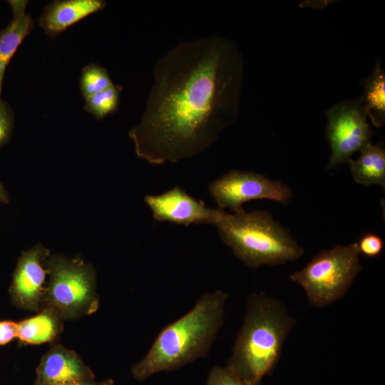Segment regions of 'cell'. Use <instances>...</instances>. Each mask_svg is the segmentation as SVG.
<instances>
[{
	"mask_svg": "<svg viewBox=\"0 0 385 385\" xmlns=\"http://www.w3.org/2000/svg\"><path fill=\"white\" fill-rule=\"evenodd\" d=\"M49 256V250L41 243L22 252L9 288L11 302L16 307L37 312L42 310Z\"/></svg>",
	"mask_w": 385,
	"mask_h": 385,
	"instance_id": "obj_9",
	"label": "cell"
},
{
	"mask_svg": "<svg viewBox=\"0 0 385 385\" xmlns=\"http://www.w3.org/2000/svg\"><path fill=\"white\" fill-rule=\"evenodd\" d=\"M359 255L357 242L323 250L289 279L304 289L312 306L327 307L345 294L361 272Z\"/></svg>",
	"mask_w": 385,
	"mask_h": 385,
	"instance_id": "obj_5",
	"label": "cell"
},
{
	"mask_svg": "<svg viewBox=\"0 0 385 385\" xmlns=\"http://www.w3.org/2000/svg\"><path fill=\"white\" fill-rule=\"evenodd\" d=\"M63 320L54 310L44 308L36 315L17 323V338L30 344L53 342L63 330Z\"/></svg>",
	"mask_w": 385,
	"mask_h": 385,
	"instance_id": "obj_15",
	"label": "cell"
},
{
	"mask_svg": "<svg viewBox=\"0 0 385 385\" xmlns=\"http://www.w3.org/2000/svg\"><path fill=\"white\" fill-rule=\"evenodd\" d=\"M359 157L347 163L353 179L364 186L376 185L385 188V149L382 143L372 142L364 146Z\"/></svg>",
	"mask_w": 385,
	"mask_h": 385,
	"instance_id": "obj_14",
	"label": "cell"
},
{
	"mask_svg": "<svg viewBox=\"0 0 385 385\" xmlns=\"http://www.w3.org/2000/svg\"><path fill=\"white\" fill-rule=\"evenodd\" d=\"M46 268L49 279L43 309L54 310L63 319H79L97 311L96 274L91 265L55 255L47 259Z\"/></svg>",
	"mask_w": 385,
	"mask_h": 385,
	"instance_id": "obj_6",
	"label": "cell"
},
{
	"mask_svg": "<svg viewBox=\"0 0 385 385\" xmlns=\"http://www.w3.org/2000/svg\"><path fill=\"white\" fill-rule=\"evenodd\" d=\"M94 379L92 370L76 352L55 344L42 356L36 367L34 385H59Z\"/></svg>",
	"mask_w": 385,
	"mask_h": 385,
	"instance_id": "obj_11",
	"label": "cell"
},
{
	"mask_svg": "<svg viewBox=\"0 0 385 385\" xmlns=\"http://www.w3.org/2000/svg\"><path fill=\"white\" fill-rule=\"evenodd\" d=\"M10 202L7 190L4 185L0 182V202L9 204Z\"/></svg>",
	"mask_w": 385,
	"mask_h": 385,
	"instance_id": "obj_24",
	"label": "cell"
},
{
	"mask_svg": "<svg viewBox=\"0 0 385 385\" xmlns=\"http://www.w3.org/2000/svg\"><path fill=\"white\" fill-rule=\"evenodd\" d=\"M357 245L359 253L370 258L378 257L384 248L382 238L374 233L363 235L357 242Z\"/></svg>",
	"mask_w": 385,
	"mask_h": 385,
	"instance_id": "obj_21",
	"label": "cell"
},
{
	"mask_svg": "<svg viewBox=\"0 0 385 385\" xmlns=\"http://www.w3.org/2000/svg\"><path fill=\"white\" fill-rule=\"evenodd\" d=\"M144 200L157 221L185 227L192 224L214 225L220 212L219 208L207 207L178 186L160 195H148Z\"/></svg>",
	"mask_w": 385,
	"mask_h": 385,
	"instance_id": "obj_10",
	"label": "cell"
},
{
	"mask_svg": "<svg viewBox=\"0 0 385 385\" xmlns=\"http://www.w3.org/2000/svg\"><path fill=\"white\" fill-rule=\"evenodd\" d=\"M114 381L112 379H107L102 381H96L94 379L81 380L68 382L59 385H113Z\"/></svg>",
	"mask_w": 385,
	"mask_h": 385,
	"instance_id": "obj_23",
	"label": "cell"
},
{
	"mask_svg": "<svg viewBox=\"0 0 385 385\" xmlns=\"http://www.w3.org/2000/svg\"><path fill=\"white\" fill-rule=\"evenodd\" d=\"M113 84L107 70L98 64L90 63L82 69L80 90L84 99Z\"/></svg>",
	"mask_w": 385,
	"mask_h": 385,
	"instance_id": "obj_18",
	"label": "cell"
},
{
	"mask_svg": "<svg viewBox=\"0 0 385 385\" xmlns=\"http://www.w3.org/2000/svg\"><path fill=\"white\" fill-rule=\"evenodd\" d=\"M221 240L250 268L293 262L304 254L289 232L266 210H220L214 223Z\"/></svg>",
	"mask_w": 385,
	"mask_h": 385,
	"instance_id": "obj_4",
	"label": "cell"
},
{
	"mask_svg": "<svg viewBox=\"0 0 385 385\" xmlns=\"http://www.w3.org/2000/svg\"><path fill=\"white\" fill-rule=\"evenodd\" d=\"M14 127V115L8 103L0 97V148L10 140Z\"/></svg>",
	"mask_w": 385,
	"mask_h": 385,
	"instance_id": "obj_20",
	"label": "cell"
},
{
	"mask_svg": "<svg viewBox=\"0 0 385 385\" xmlns=\"http://www.w3.org/2000/svg\"><path fill=\"white\" fill-rule=\"evenodd\" d=\"M17 337V323L0 321V346L6 344Z\"/></svg>",
	"mask_w": 385,
	"mask_h": 385,
	"instance_id": "obj_22",
	"label": "cell"
},
{
	"mask_svg": "<svg viewBox=\"0 0 385 385\" xmlns=\"http://www.w3.org/2000/svg\"><path fill=\"white\" fill-rule=\"evenodd\" d=\"M103 0H58L43 9L38 21L46 35L54 38L88 16L103 10Z\"/></svg>",
	"mask_w": 385,
	"mask_h": 385,
	"instance_id": "obj_12",
	"label": "cell"
},
{
	"mask_svg": "<svg viewBox=\"0 0 385 385\" xmlns=\"http://www.w3.org/2000/svg\"><path fill=\"white\" fill-rule=\"evenodd\" d=\"M228 297L222 290L202 294L188 312L160 332L144 358L131 367L133 376L143 381L205 356L222 324Z\"/></svg>",
	"mask_w": 385,
	"mask_h": 385,
	"instance_id": "obj_2",
	"label": "cell"
},
{
	"mask_svg": "<svg viewBox=\"0 0 385 385\" xmlns=\"http://www.w3.org/2000/svg\"><path fill=\"white\" fill-rule=\"evenodd\" d=\"M325 135L330 145L327 170L347 163L351 155L371 143L374 130L360 97L333 106L326 112Z\"/></svg>",
	"mask_w": 385,
	"mask_h": 385,
	"instance_id": "obj_7",
	"label": "cell"
},
{
	"mask_svg": "<svg viewBox=\"0 0 385 385\" xmlns=\"http://www.w3.org/2000/svg\"><path fill=\"white\" fill-rule=\"evenodd\" d=\"M362 85L364 94L361 98L367 117L375 127L381 128L385 123V73L379 60Z\"/></svg>",
	"mask_w": 385,
	"mask_h": 385,
	"instance_id": "obj_16",
	"label": "cell"
},
{
	"mask_svg": "<svg viewBox=\"0 0 385 385\" xmlns=\"http://www.w3.org/2000/svg\"><path fill=\"white\" fill-rule=\"evenodd\" d=\"M12 10V19L0 31V97L6 68L24 39L34 27L31 15L26 11L27 1H8Z\"/></svg>",
	"mask_w": 385,
	"mask_h": 385,
	"instance_id": "obj_13",
	"label": "cell"
},
{
	"mask_svg": "<svg viewBox=\"0 0 385 385\" xmlns=\"http://www.w3.org/2000/svg\"><path fill=\"white\" fill-rule=\"evenodd\" d=\"M209 193L220 210H241L248 201L266 199L282 204L292 197L291 188L253 171L233 170L214 180Z\"/></svg>",
	"mask_w": 385,
	"mask_h": 385,
	"instance_id": "obj_8",
	"label": "cell"
},
{
	"mask_svg": "<svg viewBox=\"0 0 385 385\" xmlns=\"http://www.w3.org/2000/svg\"><path fill=\"white\" fill-rule=\"evenodd\" d=\"M139 123L128 132L137 156L177 163L209 148L238 118L244 58L232 40L181 41L155 64Z\"/></svg>",
	"mask_w": 385,
	"mask_h": 385,
	"instance_id": "obj_1",
	"label": "cell"
},
{
	"mask_svg": "<svg viewBox=\"0 0 385 385\" xmlns=\"http://www.w3.org/2000/svg\"><path fill=\"white\" fill-rule=\"evenodd\" d=\"M295 319L279 299L254 292L226 366L243 380L259 385L274 368Z\"/></svg>",
	"mask_w": 385,
	"mask_h": 385,
	"instance_id": "obj_3",
	"label": "cell"
},
{
	"mask_svg": "<svg viewBox=\"0 0 385 385\" xmlns=\"http://www.w3.org/2000/svg\"><path fill=\"white\" fill-rule=\"evenodd\" d=\"M207 385H255L249 383L232 371L226 366H215L213 367L208 375Z\"/></svg>",
	"mask_w": 385,
	"mask_h": 385,
	"instance_id": "obj_19",
	"label": "cell"
},
{
	"mask_svg": "<svg viewBox=\"0 0 385 385\" xmlns=\"http://www.w3.org/2000/svg\"><path fill=\"white\" fill-rule=\"evenodd\" d=\"M122 88L113 84L85 99L83 109L101 120L116 111Z\"/></svg>",
	"mask_w": 385,
	"mask_h": 385,
	"instance_id": "obj_17",
	"label": "cell"
}]
</instances>
